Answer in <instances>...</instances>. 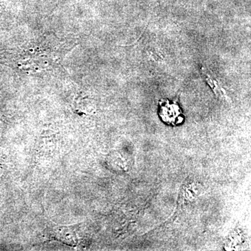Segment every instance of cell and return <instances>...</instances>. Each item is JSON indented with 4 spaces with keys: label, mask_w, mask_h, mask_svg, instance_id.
<instances>
[{
    "label": "cell",
    "mask_w": 251,
    "mask_h": 251,
    "mask_svg": "<svg viewBox=\"0 0 251 251\" xmlns=\"http://www.w3.org/2000/svg\"><path fill=\"white\" fill-rule=\"evenodd\" d=\"M160 117L166 124L176 125L184 121L182 111L177 104L170 103L168 99H163L160 101Z\"/></svg>",
    "instance_id": "cell-1"
},
{
    "label": "cell",
    "mask_w": 251,
    "mask_h": 251,
    "mask_svg": "<svg viewBox=\"0 0 251 251\" xmlns=\"http://www.w3.org/2000/svg\"><path fill=\"white\" fill-rule=\"evenodd\" d=\"M78 228L75 226H59L53 229V237L59 242L75 247L80 240Z\"/></svg>",
    "instance_id": "cell-2"
},
{
    "label": "cell",
    "mask_w": 251,
    "mask_h": 251,
    "mask_svg": "<svg viewBox=\"0 0 251 251\" xmlns=\"http://www.w3.org/2000/svg\"><path fill=\"white\" fill-rule=\"evenodd\" d=\"M202 74L203 75H204V78H205V80L207 82V83L209 84V85L210 86L212 90L214 91V94H216V97H219L220 99L227 98V95H226L225 90L222 87L219 86V85L217 81H216L215 79L213 78L210 74H208L205 69L202 68Z\"/></svg>",
    "instance_id": "cell-3"
}]
</instances>
